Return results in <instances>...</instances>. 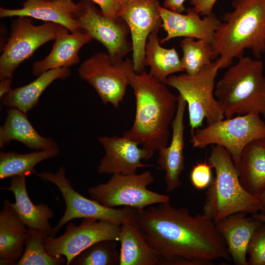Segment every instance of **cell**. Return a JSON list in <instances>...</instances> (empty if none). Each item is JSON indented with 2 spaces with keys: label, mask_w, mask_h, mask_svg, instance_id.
Returning <instances> with one entry per match:
<instances>
[{
  "label": "cell",
  "mask_w": 265,
  "mask_h": 265,
  "mask_svg": "<svg viewBox=\"0 0 265 265\" xmlns=\"http://www.w3.org/2000/svg\"><path fill=\"white\" fill-rule=\"evenodd\" d=\"M133 219L160 256V265H212L230 258L215 223L203 213L193 216L168 202L134 209Z\"/></svg>",
  "instance_id": "6da1fadb"
},
{
  "label": "cell",
  "mask_w": 265,
  "mask_h": 265,
  "mask_svg": "<svg viewBox=\"0 0 265 265\" xmlns=\"http://www.w3.org/2000/svg\"><path fill=\"white\" fill-rule=\"evenodd\" d=\"M130 85L135 98V115L123 135L154 154L168 144L178 96L145 70L135 73Z\"/></svg>",
  "instance_id": "7a4b0ae2"
},
{
  "label": "cell",
  "mask_w": 265,
  "mask_h": 265,
  "mask_svg": "<svg viewBox=\"0 0 265 265\" xmlns=\"http://www.w3.org/2000/svg\"><path fill=\"white\" fill-rule=\"evenodd\" d=\"M214 34L212 60L219 69L228 68L234 58L251 50L256 59L265 53V0H233Z\"/></svg>",
  "instance_id": "3957f363"
},
{
  "label": "cell",
  "mask_w": 265,
  "mask_h": 265,
  "mask_svg": "<svg viewBox=\"0 0 265 265\" xmlns=\"http://www.w3.org/2000/svg\"><path fill=\"white\" fill-rule=\"evenodd\" d=\"M208 163L214 169L215 176L208 187L203 213L216 223L236 213L260 211L259 200L241 184L238 171L225 148L213 145Z\"/></svg>",
  "instance_id": "277c9868"
},
{
  "label": "cell",
  "mask_w": 265,
  "mask_h": 265,
  "mask_svg": "<svg viewBox=\"0 0 265 265\" xmlns=\"http://www.w3.org/2000/svg\"><path fill=\"white\" fill-rule=\"evenodd\" d=\"M229 66L216 83L214 95L224 117L265 112L264 63L259 59L241 57Z\"/></svg>",
  "instance_id": "5b68a950"
},
{
  "label": "cell",
  "mask_w": 265,
  "mask_h": 265,
  "mask_svg": "<svg viewBox=\"0 0 265 265\" xmlns=\"http://www.w3.org/2000/svg\"><path fill=\"white\" fill-rule=\"evenodd\" d=\"M219 69L214 61L196 74L172 75L166 80L165 84L176 89L186 102L191 131L201 127L205 119L208 125L224 118L214 92Z\"/></svg>",
  "instance_id": "8992f818"
},
{
  "label": "cell",
  "mask_w": 265,
  "mask_h": 265,
  "mask_svg": "<svg viewBox=\"0 0 265 265\" xmlns=\"http://www.w3.org/2000/svg\"><path fill=\"white\" fill-rule=\"evenodd\" d=\"M260 115H238L198 128L190 131V142L196 148L203 149L210 145L224 147L230 153L238 170L246 145L256 139H265V122Z\"/></svg>",
  "instance_id": "52a82bcc"
},
{
  "label": "cell",
  "mask_w": 265,
  "mask_h": 265,
  "mask_svg": "<svg viewBox=\"0 0 265 265\" xmlns=\"http://www.w3.org/2000/svg\"><path fill=\"white\" fill-rule=\"evenodd\" d=\"M135 73L132 59L114 58L104 52L93 54L78 69L80 78L94 88L104 104L115 108L123 101Z\"/></svg>",
  "instance_id": "ba28073f"
},
{
  "label": "cell",
  "mask_w": 265,
  "mask_h": 265,
  "mask_svg": "<svg viewBox=\"0 0 265 265\" xmlns=\"http://www.w3.org/2000/svg\"><path fill=\"white\" fill-rule=\"evenodd\" d=\"M68 30L54 23L44 22L35 25L32 18L17 17L12 21L9 37L2 48L0 79L12 78L16 69L30 57L37 49L49 41L55 40L59 34Z\"/></svg>",
  "instance_id": "9c48e42d"
},
{
  "label": "cell",
  "mask_w": 265,
  "mask_h": 265,
  "mask_svg": "<svg viewBox=\"0 0 265 265\" xmlns=\"http://www.w3.org/2000/svg\"><path fill=\"white\" fill-rule=\"evenodd\" d=\"M155 180L151 172L112 175L106 183L87 189L90 198L109 208L124 206L142 210L148 206L168 202V195L151 191L147 186Z\"/></svg>",
  "instance_id": "30bf717a"
},
{
  "label": "cell",
  "mask_w": 265,
  "mask_h": 265,
  "mask_svg": "<svg viewBox=\"0 0 265 265\" xmlns=\"http://www.w3.org/2000/svg\"><path fill=\"white\" fill-rule=\"evenodd\" d=\"M36 175L42 181L55 185L65 203L66 208L63 215L57 224L52 228L49 236L54 237L65 224L75 218H94L121 224L125 220L133 216L134 209L132 208L107 207L76 191L66 177L65 168L62 166L56 172L43 171L37 173Z\"/></svg>",
  "instance_id": "8fae6325"
},
{
  "label": "cell",
  "mask_w": 265,
  "mask_h": 265,
  "mask_svg": "<svg viewBox=\"0 0 265 265\" xmlns=\"http://www.w3.org/2000/svg\"><path fill=\"white\" fill-rule=\"evenodd\" d=\"M121 224L94 218H83L79 225L73 222L64 233L54 238L48 236L43 243L46 252L53 257L64 256L66 265L80 252L94 243L104 240H119Z\"/></svg>",
  "instance_id": "7c38bea8"
},
{
  "label": "cell",
  "mask_w": 265,
  "mask_h": 265,
  "mask_svg": "<svg viewBox=\"0 0 265 265\" xmlns=\"http://www.w3.org/2000/svg\"><path fill=\"white\" fill-rule=\"evenodd\" d=\"M78 4L77 19L81 29L101 43L109 55L123 58L132 52V42L128 40L130 30L121 18L117 21L107 19L89 0H81Z\"/></svg>",
  "instance_id": "4fadbf2b"
},
{
  "label": "cell",
  "mask_w": 265,
  "mask_h": 265,
  "mask_svg": "<svg viewBox=\"0 0 265 265\" xmlns=\"http://www.w3.org/2000/svg\"><path fill=\"white\" fill-rule=\"evenodd\" d=\"M158 0H131L119 13L127 24L132 37V60L135 73L144 71L145 50L149 35L159 31L162 21Z\"/></svg>",
  "instance_id": "5bb4252c"
},
{
  "label": "cell",
  "mask_w": 265,
  "mask_h": 265,
  "mask_svg": "<svg viewBox=\"0 0 265 265\" xmlns=\"http://www.w3.org/2000/svg\"><path fill=\"white\" fill-rule=\"evenodd\" d=\"M97 138L105 150V155L97 167L99 174H132L136 173L138 168L155 166L141 162L151 158L154 154L139 147L136 142L124 135L103 136Z\"/></svg>",
  "instance_id": "9a60e30c"
},
{
  "label": "cell",
  "mask_w": 265,
  "mask_h": 265,
  "mask_svg": "<svg viewBox=\"0 0 265 265\" xmlns=\"http://www.w3.org/2000/svg\"><path fill=\"white\" fill-rule=\"evenodd\" d=\"M162 19V27L166 36L160 40L162 44L177 37H189L212 43L214 32L220 21L212 12L201 19L192 8L186 9V14L173 11L159 6Z\"/></svg>",
  "instance_id": "2e32d148"
},
{
  "label": "cell",
  "mask_w": 265,
  "mask_h": 265,
  "mask_svg": "<svg viewBox=\"0 0 265 265\" xmlns=\"http://www.w3.org/2000/svg\"><path fill=\"white\" fill-rule=\"evenodd\" d=\"M79 7L73 0H26L21 8L0 7V18L27 16L62 25L74 33L82 30L77 19Z\"/></svg>",
  "instance_id": "e0dca14e"
},
{
  "label": "cell",
  "mask_w": 265,
  "mask_h": 265,
  "mask_svg": "<svg viewBox=\"0 0 265 265\" xmlns=\"http://www.w3.org/2000/svg\"><path fill=\"white\" fill-rule=\"evenodd\" d=\"M186 106V101L179 95L176 112L171 125L170 143L158 151L157 162L159 168L165 171L167 192L176 189L182 184L180 176L185 169L184 120Z\"/></svg>",
  "instance_id": "ac0fdd59"
},
{
  "label": "cell",
  "mask_w": 265,
  "mask_h": 265,
  "mask_svg": "<svg viewBox=\"0 0 265 265\" xmlns=\"http://www.w3.org/2000/svg\"><path fill=\"white\" fill-rule=\"evenodd\" d=\"M93 40L90 34L83 30L72 33L68 30L61 33L55 39L50 53L44 58L33 63L32 74L38 77L52 69L69 68L78 64L80 50Z\"/></svg>",
  "instance_id": "d6986e66"
},
{
  "label": "cell",
  "mask_w": 265,
  "mask_h": 265,
  "mask_svg": "<svg viewBox=\"0 0 265 265\" xmlns=\"http://www.w3.org/2000/svg\"><path fill=\"white\" fill-rule=\"evenodd\" d=\"M247 213L238 212L215 223L216 228L224 239L229 253L237 265H248L246 259L248 243L255 231L262 224Z\"/></svg>",
  "instance_id": "ffe728a7"
},
{
  "label": "cell",
  "mask_w": 265,
  "mask_h": 265,
  "mask_svg": "<svg viewBox=\"0 0 265 265\" xmlns=\"http://www.w3.org/2000/svg\"><path fill=\"white\" fill-rule=\"evenodd\" d=\"M10 184L9 186L0 189L13 193L15 202L12 203L8 200V203L20 219L28 228L39 229L50 234L52 227L49 220L53 216L52 210L46 204H34L31 201L27 191L26 177H12Z\"/></svg>",
  "instance_id": "44dd1931"
},
{
  "label": "cell",
  "mask_w": 265,
  "mask_h": 265,
  "mask_svg": "<svg viewBox=\"0 0 265 265\" xmlns=\"http://www.w3.org/2000/svg\"><path fill=\"white\" fill-rule=\"evenodd\" d=\"M12 140L19 141L28 148L36 150L58 148L53 139L39 134L26 113L14 108L7 109L5 121L0 127V147H4Z\"/></svg>",
  "instance_id": "7402d4cb"
},
{
  "label": "cell",
  "mask_w": 265,
  "mask_h": 265,
  "mask_svg": "<svg viewBox=\"0 0 265 265\" xmlns=\"http://www.w3.org/2000/svg\"><path fill=\"white\" fill-rule=\"evenodd\" d=\"M119 265H160L157 252L148 244L133 216L120 226Z\"/></svg>",
  "instance_id": "603a6c76"
},
{
  "label": "cell",
  "mask_w": 265,
  "mask_h": 265,
  "mask_svg": "<svg viewBox=\"0 0 265 265\" xmlns=\"http://www.w3.org/2000/svg\"><path fill=\"white\" fill-rule=\"evenodd\" d=\"M4 200L0 212V264L15 265L25 250L27 228Z\"/></svg>",
  "instance_id": "cb8c5ba5"
},
{
  "label": "cell",
  "mask_w": 265,
  "mask_h": 265,
  "mask_svg": "<svg viewBox=\"0 0 265 265\" xmlns=\"http://www.w3.org/2000/svg\"><path fill=\"white\" fill-rule=\"evenodd\" d=\"M70 76L69 68L52 69L45 72L29 83L11 89L1 98L2 105L8 108H17L26 113L38 103L44 91L53 81Z\"/></svg>",
  "instance_id": "d4e9b609"
},
{
  "label": "cell",
  "mask_w": 265,
  "mask_h": 265,
  "mask_svg": "<svg viewBox=\"0 0 265 265\" xmlns=\"http://www.w3.org/2000/svg\"><path fill=\"white\" fill-rule=\"evenodd\" d=\"M238 171L241 184L251 194L257 196L265 188V139L246 145Z\"/></svg>",
  "instance_id": "484cf974"
},
{
  "label": "cell",
  "mask_w": 265,
  "mask_h": 265,
  "mask_svg": "<svg viewBox=\"0 0 265 265\" xmlns=\"http://www.w3.org/2000/svg\"><path fill=\"white\" fill-rule=\"evenodd\" d=\"M158 31H154L148 36L145 50L144 64L150 67V75L165 84L170 76L185 71L176 49L161 46Z\"/></svg>",
  "instance_id": "4316f807"
},
{
  "label": "cell",
  "mask_w": 265,
  "mask_h": 265,
  "mask_svg": "<svg viewBox=\"0 0 265 265\" xmlns=\"http://www.w3.org/2000/svg\"><path fill=\"white\" fill-rule=\"evenodd\" d=\"M60 152L58 148L50 150H39L22 154L16 152L0 151V179L13 176H27L37 173L34 167L40 162L56 157Z\"/></svg>",
  "instance_id": "83f0119b"
},
{
  "label": "cell",
  "mask_w": 265,
  "mask_h": 265,
  "mask_svg": "<svg viewBox=\"0 0 265 265\" xmlns=\"http://www.w3.org/2000/svg\"><path fill=\"white\" fill-rule=\"evenodd\" d=\"M48 232L27 228L25 241V250L16 265H62L66 259L62 256L57 257L49 255L44 248L43 241L49 236Z\"/></svg>",
  "instance_id": "f1b7e54d"
},
{
  "label": "cell",
  "mask_w": 265,
  "mask_h": 265,
  "mask_svg": "<svg viewBox=\"0 0 265 265\" xmlns=\"http://www.w3.org/2000/svg\"><path fill=\"white\" fill-rule=\"evenodd\" d=\"M183 52L181 61L186 73L193 75L212 62V43L202 40L185 37L180 42Z\"/></svg>",
  "instance_id": "f546056e"
},
{
  "label": "cell",
  "mask_w": 265,
  "mask_h": 265,
  "mask_svg": "<svg viewBox=\"0 0 265 265\" xmlns=\"http://www.w3.org/2000/svg\"><path fill=\"white\" fill-rule=\"evenodd\" d=\"M114 240H104L86 248L71 261L72 265H118L120 253Z\"/></svg>",
  "instance_id": "4dcf8cb0"
},
{
  "label": "cell",
  "mask_w": 265,
  "mask_h": 265,
  "mask_svg": "<svg viewBox=\"0 0 265 265\" xmlns=\"http://www.w3.org/2000/svg\"><path fill=\"white\" fill-rule=\"evenodd\" d=\"M247 254L248 265H265V224L262 223L253 234Z\"/></svg>",
  "instance_id": "1f68e13d"
},
{
  "label": "cell",
  "mask_w": 265,
  "mask_h": 265,
  "mask_svg": "<svg viewBox=\"0 0 265 265\" xmlns=\"http://www.w3.org/2000/svg\"><path fill=\"white\" fill-rule=\"evenodd\" d=\"M209 163L199 162L192 167L190 179L193 186L197 189L208 187L212 180V168Z\"/></svg>",
  "instance_id": "d6a6232c"
},
{
  "label": "cell",
  "mask_w": 265,
  "mask_h": 265,
  "mask_svg": "<svg viewBox=\"0 0 265 265\" xmlns=\"http://www.w3.org/2000/svg\"><path fill=\"white\" fill-rule=\"evenodd\" d=\"M89 0L98 4L103 15L107 19L113 21H117L121 19L118 14L123 4L120 0Z\"/></svg>",
  "instance_id": "836d02e7"
},
{
  "label": "cell",
  "mask_w": 265,
  "mask_h": 265,
  "mask_svg": "<svg viewBox=\"0 0 265 265\" xmlns=\"http://www.w3.org/2000/svg\"><path fill=\"white\" fill-rule=\"evenodd\" d=\"M217 0H189L193 9L200 16H207L213 12V6Z\"/></svg>",
  "instance_id": "e575fe53"
},
{
  "label": "cell",
  "mask_w": 265,
  "mask_h": 265,
  "mask_svg": "<svg viewBox=\"0 0 265 265\" xmlns=\"http://www.w3.org/2000/svg\"><path fill=\"white\" fill-rule=\"evenodd\" d=\"M186 0H165L164 7L173 11L182 13L186 11L184 2Z\"/></svg>",
  "instance_id": "d590c367"
},
{
  "label": "cell",
  "mask_w": 265,
  "mask_h": 265,
  "mask_svg": "<svg viewBox=\"0 0 265 265\" xmlns=\"http://www.w3.org/2000/svg\"><path fill=\"white\" fill-rule=\"evenodd\" d=\"M12 78H7L0 79V97L8 93L11 89V84Z\"/></svg>",
  "instance_id": "8d00e7d4"
},
{
  "label": "cell",
  "mask_w": 265,
  "mask_h": 265,
  "mask_svg": "<svg viewBox=\"0 0 265 265\" xmlns=\"http://www.w3.org/2000/svg\"><path fill=\"white\" fill-rule=\"evenodd\" d=\"M257 197L260 203V211L262 213L265 214V188L261 191Z\"/></svg>",
  "instance_id": "74e56055"
},
{
  "label": "cell",
  "mask_w": 265,
  "mask_h": 265,
  "mask_svg": "<svg viewBox=\"0 0 265 265\" xmlns=\"http://www.w3.org/2000/svg\"><path fill=\"white\" fill-rule=\"evenodd\" d=\"M252 216L259 221L261 223L265 224V214L263 213H252Z\"/></svg>",
  "instance_id": "f35d334b"
},
{
  "label": "cell",
  "mask_w": 265,
  "mask_h": 265,
  "mask_svg": "<svg viewBox=\"0 0 265 265\" xmlns=\"http://www.w3.org/2000/svg\"><path fill=\"white\" fill-rule=\"evenodd\" d=\"M131 0H120V1H121V2L122 3V4L123 5L124 4L127 3V2H128L129 1H130Z\"/></svg>",
  "instance_id": "ab89813d"
},
{
  "label": "cell",
  "mask_w": 265,
  "mask_h": 265,
  "mask_svg": "<svg viewBox=\"0 0 265 265\" xmlns=\"http://www.w3.org/2000/svg\"><path fill=\"white\" fill-rule=\"evenodd\" d=\"M263 115V116H264V118L265 119V112Z\"/></svg>",
  "instance_id": "60d3db41"
},
{
  "label": "cell",
  "mask_w": 265,
  "mask_h": 265,
  "mask_svg": "<svg viewBox=\"0 0 265 265\" xmlns=\"http://www.w3.org/2000/svg\"></svg>",
  "instance_id": "b9f144b4"
}]
</instances>
